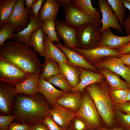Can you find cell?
<instances>
[{
    "label": "cell",
    "mask_w": 130,
    "mask_h": 130,
    "mask_svg": "<svg viewBox=\"0 0 130 130\" xmlns=\"http://www.w3.org/2000/svg\"><path fill=\"white\" fill-rule=\"evenodd\" d=\"M87 130H96L95 129H92L91 128H89Z\"/></svg>",
    "instance_id": "obj_51"
},
{
    "label": "cell",
    "mask_w": 130,
    "mask_h": 130,
    "mask_svg": "<svg viewBox=\"0 0 130 130\" xmlns=\"http://www.w3.org/2000/svg\"><path fill=\"white\" fill-rule=\"evenodd\" d=\"M52 107L50 114L53 119L61 127L66 130L68 129L75 113L57 103Z\"/></svg>",
    "instance_id": "obj_16"
},
{
    "label": "cell",
    "mask_w": 130,
    "mask_h": 130,
    "mask_svg": "<svg viewBox=\"0 0 130 130\" xmlns=\"http://www.w3.org/2000/svg\"><path fill=\"white\" fill-rule=\"evenodd\" d=\"M43 123L49 130H66L58 125L49 114L44 119Z\"/></svg>",
    "instance_id": "obj_38"
},
{
    "label": "cell",
    "mask_w": 130,
    "mask_h": 130,
    "mask_svg": "<svg viewBox=\"0 0 130 130\" xmlns=\"http://www.w3.org/2000/svg\"><path fill=\"white\" fill-rule=\"evenodd\" d=\"M128 0L130 1V0Z\"/></svg>",
    "instance_id": "obj_54"
},
{
    "label": "cell",
    "mask_w": 130,
    "mask_h": 130,
    "mask_svg": "<svg viewBox=\"0 0 130 130\" xmlns=\"http://www.w3.org/2000/svg\"><path fill=\"white\" fill-rule=\"evenodd\" d=\"M62 5L57 0H47L39 12L38 19L41 22L47 20L57 21L56 15L59 11V7Z\"/></svg>",
    "instance_id": "obj_22"
},
{
    "label": "cell",
    "mask_w": 130,
    "mask_h": 130,
    "mask_svg": "<svg viewBox=\"0 0 130 130\" xmlns=\"http://www.w3.org/2000/svg\"><path fill=\"white\" fill-rule=\"evenodd\" d=\"M129 88L111 91H110L111 97L114 105L119 104L126 101Z\"/></svg>",
    "instance_id": "obj_33"
},
{
    "label": "cell",
    "mask_w": 130,
    "mask_h": 130,
    "mask_svg": "<svg viewBox=\"0 0 130 130\" xmlns=\"http://www.w3.org/2000/svg\"><path fill=\"white\" fill-rule=\"evenodd\" d=\"M79 68L80 71V82L76 87L72 88L71 93L78 91L83 92L87 86L94 83L100 82L104 79V76L99 73L92 70Z\"/></svg>",
    "instance_id": "obj_17"
},
{
    "label": "cell",
    "mask_w": 130,
    "mask_h": 130,
    "mask_svg": "<svg viewBox=\"0 0 130 130\" xmlns=\"http://www.w3.org/2000/svg\"><path fill=\"white\" fill-rule=\"evenodd\" d=\"M126 101H130V89L128 94Z\"/></svg>",
    "instance_id": "obj_50"
},
{
    "label": "cell",
    "mask_w": 130,
    "mask_h": 130,
    "mask_svg": "<svg viewBox=\"0 0 130 130\" xmlns=\"http://www.w3.org/2000/svg\"><path fill=\"white\" fill-rule=\"evenodd\" d=\"M29 17L30 22L28 26L18 33H14V41L28 45L31 36L35 30L41 28L42 22L30 14Z\"/></svg>",
    "instance_id": "obj_23"
},
{
    "label": "cell",
    "mask_w": 130,
    "mask_h": 130,
    "mask_svg": "<svg viewBox=\"0 0 130 130\" xmlns=\"http://www.w3.org/2000/svg\"><path fill=\"white\" fill-rule=\"evenodd\" d=\"M69 128L71 130H87L90 128L84 121L76 116L71 120Z\"/></svg>",
    "instance_id": "obj_35"
},
{
    "label": "cell",
    "mask_w": 130,
    "mask_h": 130,
    "mask_svg": "<svg viewBox=\"0 0 130 130\" xmlns=\"http://www.w3.org/2000/svg\"><path fill=\"white\" fill-rule=\"evenodd\" d=\"M122 25L124 27L127 36L130 35V14L124 20Z\"/></svg>",
    "instance_id": "obj_42"
},
{
    "label": "cell",
    "mask_w": 130,
    "mask_h": 130,
    "mask_svg": "<svg viewBox=\"0 0 130 130\" xmlns=\"http://www.w3.org/2000/svg\"><path fill=\"white\" fill-rule=\"evenodd\" d=\"M36 0H26L25 4L28 8H30L31 6L36 1Z\"/></svg>",
    "instance_id": "obj_48"
},
{
    "label": "cell",
    "mask_w": 130,
    "mask_h": 130,
    "mask_svg": "<svg viewBox=\"0 0 130 130\" xmlns=\"http://www.w3.org/2000/svg\"><path fill=\"white\" fill-rule=\"evenodd\" d=\"M73 50L82 56L88 62L93 65L102 58L108 57H118L120 55L116 50L102 46H98L89 49L78 48Z\"/></svg>",
    "instance_id": "obj_12"
},
{
    "label": "cell",
    "mask_w": 130,
    "mask_h": 130,
    "mask_svg": "<svg viewBox=\"0 0 130 130\" xmlns=\"http://www.w3.org/2000/svg\"><path fill=\"white\" fill-rule=\"evenodd\" d=\"M42 65L40 75L45 80L60 73L58 65L55 60L51 58L45 60Z\"/></svg>",
    "instance_id": "obj_28"
},
{
    "label": "cell",
    "mask_w": 130,
    "mask_h": 130,
    "mask_svg": "<svg viewBox=\"0 0 130 130\" xmlns=\"http://www.w3.org/2000/svg\"><path fill=\"white\" fill-rule=\"evenodd\" d=\"M114 109L130 114V101H126L122 103L114 106Z\"/></svg>",
    "instance_id": "obj_41"
},
{
    "label": "cell",
    "mask_w": 130,
    "mask_h": 130,
    "mask_svg": "<svg viewBox=\"0 0 130 130\" xmlns=\"http://www.w3.org/2000/svg\"><path fill=\"white\" fill-rule=\"evenodd\" d=\"M76 29L79 48L89 49L98 46L102 36L98 26L93 23H89Z\"/></svg>",
    "instance_id": "obj_6"
},
{
    "label": "cell",
    "mask_w": 130,
    "mask_h": 130,
    "mask_svg": "<svg viewBox=\"0 0 130 130\" xmlns=\"http://www.w3.org/2000/svg\"><path fill=\"white\" fill-rule=\"evenodd\" d=\"M13 27L8 23H6L1 26L0 29V46L7 40L14 37Z\"/></svg>",
    "instance_id": "obj_34"
},
{
    "label": "cell",
    "mask_w": 130,
    "mask_h": 130,
    "mask_svg": "<svg viewBox=\"0 0 130 130\" xmlns=\"http://www.w3.org/2000/svg\"><path fill=\"white\" fill-rule=\"evenodd\" d=\"M37 87L38 91L45 98L51 107L56 104L57 100L66 93L56 89L52 84L44 80L40 74Z\"/></svg>",
    "instance_id": "obj_14"
},
{
    "label": "cell",
    "mask_w": 130,
    "mask_h": 130,
    "mask_svg": "<svg viewBox=\"0 0 130 130\" xmlns=\"http://www.w3.org/2000/svg\"><path fill=\"white\" fill-rule=\"evenodd\" d=\"M73 3L79 10L89 15L96 16L101 19L100 13L96 7H94L91 0H72Z\"/></svg>",
    "instance_id": "obj_29"
},
{
    "label": "cell",
    "mask_w": 130,
    "mask_h": 130,
    "mask_svg": "<svg viewBox=\"0 0 130 130\" xmlns=\"http://www.w3.org/2000/svg\"><path fill=\"white\" fill-rule=\"evenodd\" d=\"M45 80L66 93L71 92L72 88L66 78L60 73Z\"/></svg>",
    "instance_id": "obj_30"
},
{
    "label": "cell",
    "mask_w": 130,
    "mask_h": 130,
    "mask_svg": "<svg viewBox=\"0 0 130 130\" xmlns=\"http://www.w3.org/2000/svg\"><path fill=\"white\" fill-rule=\"evenodd\" d=\"M114 111L115 115L119 119L122 126L121 127L125 129L130 127V114H124L120 110L114 109Z\"/></svg>",
    "instance_id": "obj_36"
},
{
    "label": "cell",
    "mask_w": 130,
    "mask_h": 130,
    "mask_svg": "<svg viewBox=\"0 0 130 130\" xmlns=\"http://www.w3.org/2000/svg\"><path fill=\"white\" fill-rule=\"evenodd\" d=\"M99 115L93 100L84 89L81 107L75 116L84 121L90 128L96 130L102 127Z\"/></svg>",
    "instance_id": "obj_5"
},
{
    "label": "cell",
    "mask_w": 130,
    "mask_h": 130,
    "mask_svg": "<svg viewBox=\"0 0 130 130\" xmlns=\"http://www.w3.org/2000/svg\"><path fill=\"white\" fill-rule=\"evenodd\" d=\"M0 59L17 65L29 75L40 72L42 65L28 45L10 40L0 47Z\"/></svg>",
    "instance_id": "obj_2"
},
{
    "label": "cell",
    "mask_w": 130,
    "mask_h": 130,
    "mask_svg": "<svg viewBox=\"0 0 130 130\" xmlns=\"http://www.w3.org/2000/svg\"><path fill=\"white\" fill-rule=\"evenodd\" d=\"M41 28L34 31L31 35L28 45L40 56L44 57L43 39L44 35Z\"/></svg>",
    "instance_id": "obj_26"
},
{
    "label": "cell",
    "mask_w": 130,
    "mask_h": 130,
    "mask_svg": "<svg viewBox=\"0 0 130 130\" xmlns=\"http://www.w3.org/2000/svg\"><path fill=\"white\" fill-rule=\"evenodd\" d=\"M25 0H17L13 12L9 18L8 23L18 33L26 28L30 22L29 15L30 8L25 7Z\"/></svg>",
    "instance_id": "obj_8"
},
{
    "label": "cell",
    "mask_w": 130,
    "mask_h": 130,
    "mask_svg": "<svg viewBox=\"0 0 130 130\" xmlns=\"http://www.w3.org/2000/svg\"><path fill=\"white\" fill-rule=\"evenodd\" d=\"M58 63L60 73L66 78L72 88L76 87L80 82L79 67L73 65L69 61Z\"/></svg>",
    "instance_id": "obj_21"
},
{
    "label": "cell",
    "mask_w": 130,
    "mask_h": 130,
    "mask_svg": "<svg viewBox=\"0 0 130 130\" xmlns=\"http://www.w3.org/2000/svg\"><path fill=\"white\" fill-rule=\"evenodd\" d=\"M32 125L20 124L15 121L11 124L6 130H31Z\"/></svg>",
    "instance_id": "obj_40"
},
{
    "label": "cell",
    "mask_w": 130,
    "mask_h": 130,
    "mask_svg": "<svg viewBox=\"0 0 130 130\" xmlns=\"http://www.w3.org/2000/svg\"><path fill=\"white\" fill-rule=\"evenodd\" d=\"M99 72L106 80L111 91L129 88L126 82L120 78L119 75L105 68H98Z\"/></svg>",
    "instance_id": "obj_25"
},
{
    "label": "cell",
    "mask_w": 130,
    "mask_h": 130,
    "mask_svg": "<svg viewBox=\"0 0 130 130\" xmlns=\"http://www.w3.org/2000/svg\"><path fill=\"white\" fill-rule=\"evenodd\" d=\"M15 85L0 82V116L11 114L16 94Z\"/></svg>",
    "instance_id": "obj_11"
},
{
    "label": "cell",
    "mask_w": 130,
    "mask_h": 130,
    "mask_svg": "<svg viewBox=\"0 0 130 130\" xmlns=\"http://www.w3.org/2000/svg\"><path fill=\"white\" fill-rule=\"evenodd\" d=\"M52 107L38 92L32 95L16 93L12 114L17 122L32 125L43 122L50 114Z\"/></svg>",
    "instance_id": "obj_1"
},
{
    "label": "cell",
    "mask_w": 130,
    "mask_h": 130,
    "mask_svg": "<svg viewBox=\"0 0 130 130\" xmlns=\"http://www.w3.org/2000/svg\"><path fill=\"white\" fill-rule=\"evenodd\" d=\"M40 74L30 75L25 80L15 85L16 93L32 95L38 92L37 86Z\"/></svg>",
    "instance_id": "obj_24"
},
{
    "label": "cell",
    "mask_w": 130,
    "mask_h": 130,
    "mask_svg": "<svg viewBox=\"0 0 130 130\" xmlns=\"http://www.w3.org/2000/svg\"><path fill=\"white\" fill-rule=\"evenodd\" d=\"M55 26L58 36L63 40L65 46L72 50L79 48L76 29L68 25L64 21L60 20L55 22Z\"/></svg>",
    "instance_id": "obj_9"
},
{
    "label": "cell",
    "mask_w": 130,
    "mask_h": 130,
    "mask_svg": "<svg viewBox=\"0 0 130 130\" xmlns=\"http://www.w3.org/2000/svg\"><path fill=\"white\" fill-rule=\"evenodd\" d=\"M123 3L124 7L127 8L130 11V1L128 0H123Z\"/></svg>",
    "instance_id": "obj_49"
},
{
    "label": "cell",
    "mask_w": 130,
    "mask_h": 130,
    "mask_svg": "<svg viewBox=\"0 0 130 130\" xmlns=\"http://www.w3.org/2000/svg\"><path fill=\"white\" fill-rule=\"evenodd\" d=\"M127 68L126 78L125 80L129 88L130 89V65H126Z\"/></svg>",
    "instance_id": "obj_46"
},
{
    "label": "cell",
    "mask_w": 130,
    "mask_h": 130,
    "mask_svg": "<svg viewBox=\"0 0 130 130\" xmlns=\"http://www.w3.org/2000/svg\"><path fill=\"white\" fill-rule=\"evenodd\" d=\"M109 58L103 61H98L93 65L97 68H105L121 76L125 80L126 78L127 68L125 65L120 58Z\"/></svg>",
    "instance_id": "obj_18"
},
{
    "label": "cell",
    "mask_w": 130,
    "mask_h": 130,
    "mask_svg": "<svg viewBox=\"0 0 130 130\" xmlns=\"http://www.w3.org/2000/svg\"><path fill=\"white\" fill-rule=\"evenodd\" d=\"M116 50L120 55L130 54V41L125 46Z\"/></svg>",
    "instance_id": "obj_43"
},
{
    "label": "cell",
    "mask_w": 130,
    "mask_h": 130,
    "mask_svg": "<svg viewBox=\"0 0 130 130\" xmlns=\"http://www.w3.org/2000/svg\"><path fill=\"white\" fill-rule=\"evenodd\" d=\"M54 45L64 53L69 62L73 65L99 73L97 68L88 62L82 55L75 51L65 46L60 42Z\"/></svg>",
    "instance_id": "obj_15"
},
{
    "label": "cell",
    "mask_w": 130,
    "mask_h": 130,
    "mask_svg": "<svg viewBox=\"0 0 130 130\" xmlns=\"http://www.w3.org/2000/svg\"><path fill=\"white\" fill-rule=\"evenodd\" d=\"M67 130H71L70 129V128H69L68 129H67Z\"/></svg>",
    "instance_id": "obj_53"
},
{
    "label": "cell",
    "mask_w": 130,
    "mask_h": 130,
    "mask_svg": "<svg viewBox=\"0 0 130 130\" xmlns=\"http://www.w3.org/2000/svg\"><path fill=\"white\" fill-rule=\"evenodd\" d=\"M96 130H126L121 127H115L111 129H107L104 127H102Z\"/></svg>",
    "instance_id": "obj_47"
},
{
    "label": "cell",
    "mask_w": 130,
    "mask_h": 130,
    "mask_svg": "<svg viewBox=\"0 0 130 130\" xmlns=\"http://www.w3.org/2000/svg\"><path fill=\"white\" fill-rule=\"evenodd\" d=\"M130 41V35L120 36L115 35L109 28L102 33L100 41L98 46L106 47L117 50L127 44Z\"/></svg>",
    "instance_id": "obj_13"
},
{
    "label": "cell",
    "mask_w": 130,
    "mask_h": 130,
    "mask_svg": "<svg viewBox=\"0 0 130 130\" xmlns=\"http://www.w3.org/2000/svg\"><path fill=\"white\" fill-rule=\"evenodd\" d=\"M17 0H0V26L8 23Z\"/></svg>",
    "instance_id": "obj_27"
},
{
    "label": "cell",
    "mask_w": 130,
    "mask_h": 130,
    "mask_svg": "<svg viewBox=\"0 0 130 130\" xmlns=\"http://www.w3.org/2000/svg\"><path fill=\"white\" fill-rule=\"evenodd\" d=\"M64 7L65 16V22L73 28L77 29L89 23L94 24L99 27L101 19L91 16L83 13L70 0H57Z\"/></svg>",
    "instance_id": "obj_4"
},
{
    "label": "cell",
    "mask_w": 130,
    "mask_h": 130,
    "mask_svg": "<svg viewBox=\"0 0 130 130\" xmlns=\"http://www.w3.org/2000/svg\"><path fill=\"white\" fill-rule=\"evenodd\" d=\"M29 76L15 65L0 59V82L16 85Z\"/></svg>",
    "instance_id": "obj_7"
},
{
    "label": "cell",
    "mask_w": 130,
    "mask_h": 130,
    "mask_svg": "<svg viewBox=\"0 0 130 130\" xmlns=\"http://www.w3.org/2000/svg\"><path fill=\"white\" fill-rule=\"evenodd\" d=\"M99 11L102 14L101 22L102 26L100 28L101 33L105 30L111 27L119 31L122 29L117 17L107 0H98Z\"/></svg>",
    "instance_id": "obj_10"
},
{
    "label": "cell",
    "mask_w": 130,
    "mask_h": 130,
    "mask_svg": "<svg viewBox=\"0 0 130 130\" xmlns=\"http://www.w3.org/2000/svg\"><path fill=\"white\" fill-rule=\"evenodd\" d=\"M55 22L52 20H45L42 22L41 27L44 33L48 36L53 43L55 42L57 43L60 42L57 33L55 31Z\"/></svg>",
    "instance_id": "obj_31"
},
{
    "label": "cell",
    "mask_w": 130,
    "mask_h": 130,
    "mask_svg": "<svg viewBox=\"0 0 130 130\" xmlns=\"http://www.w3.org/2000/svg\"><path fill=\"white\" fill-rule=\"evenodd\" d=\"M104 80L90 84L84 89L93 100L106 125L112 128L115 123L114 104L110 95L111 90L106 81Z\"/></svg>",
    "instance_id": "obj_3"
},
{
    "label": "cell",
    "mask_w": 130,
    "mask_h": 130,
    "mask_svg": "<svg viewBox=\"0 0 130 130\" xmlns=\"http://www.w3.org/2000/svg\"><path fill=\"white\" fill-rule=\"evenodd\" d=\"M127 130H130V127L127 129Z\"/></svg>",
    "instance_id": "obj_52"
},
{
    "label": "cell",
    "mask_w": 130,
    "mask_h": 130,
    "mask_svg": "<svg viewBox=\"0 0 130 130\" xmlns=\"http://www.w3.org/2000/svg\"><path fill=\"white\" fill-rule=\"evenodd\" d=\"M119 23L122 25L126 15L125 8L123 4V0H107Z\"/></svg>",
    "instance_id": "obj_32"
},
{
    "label": "cell",
    "mask_w": 130,
    "mask_h": 130,
    "mask_svg": "<svg viewBox=\"0 0 130 130\" xmlns=\"http://www.w3.org/2000/svg\"><path fill=\"white\" fill-rule=\"evenodd\" d=\"M45 0H36L30 8V13L36 19H38L39 13Z\"/></svg>",
    "instance_id": "obj_39"
},
{
    "label": "cell",
    "mask_w": 130,
    "mask_h": 130,
    "mask_svg": "<svg viewBox=\"0 0 130 130\" xmlns=\"http://www.w3.org/2000/svg\"><path fill=\"white\" fill-rule=\"evenodd\" d=\"M118 57L125 65H130V54L120 55Z\"/></svg>",
    "instance_id": "obj_45"
},
{
    "label": "cell",
    "mask_w": 130,
    "mask_h": 130,
    "mask_svg": "<svg viewBox=\"0 0 130 130\" xmlns=\"http://www.w3.org/2000/svg\"><path fill=\"white\" fill-rule=\"evenodd\" d=\"M45 60L52 59L57 63L66 62L68 59L64 53L52 42L46 35H44L43 39Z\"/></svg>",
    "instance_id": "obj_20"
},
{
    "label": "cell",
    "mask_w": 130,
    "mask_h": 130,
    "mask_svg": "<svg viewBox=\"0 0 130 130\" xmlns=\"http://www.w3.org/2000/svg\"><path fill=\"white\" fill-rule=\"evenodd\" d=\"M15 119L12 114L0 116V130H6Z\"/></svg>",
    "instance_id": "obj_37"
},
{
    "label": "cell",
    "mask_w": 130,
    "mask_h": 130,
    "mask_svg": "<svg viewBox=\"0 0 130 130\" xmlns=\"http://www.w3.org/2000/svg\"><path fill=\"white\" fill-rule=\"evenodd\" d=\"M83 92L66 93L56 101V103L75 113L80 109L82 103Z\"/></svg>",
    "instance_id": "obj_19"
},
{
    "label": "cell",
    "mask_w": 130,
    "mask_h": 130,
    "mask_svg": "<svg viewBox=\"0 0 130 130\" xmlns=\"http://www.w3.org/2000/svg\"><path fill=\"white\" fill-rule=\"evenodd\" d=\"M31 130H49L43 122H39L32 125Z\"/></svg>",
    "instance_id": "obj_44"
}]
</instances>
